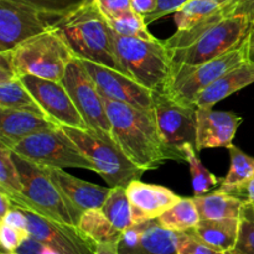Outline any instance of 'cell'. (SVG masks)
I'll return each instance as SVG.
<instances>
[{
    "label": "cell",
    "instance_id": "19",
    "mask_svg": "<svg viewBox=\"0 0 254 254\" xmlns=\"http://www.w3.org/2000/svg\"><path fill=\"white\" fill-rule=\"evenodd\" d=\"M40 168L60 189L64 197L79 211L84 212L87 210L103 207L111 188H104L81 180L66 173L64 169L46 168V166H40Z\"/></svg>",
    "mask_w": 254,
    "mask_h": 254
},
{
    "label": "cell",
    "instance_id": "51",
    "mask_svg": "<svg viewBox=\"0 0 254 254\" xmlns=\"http://www.w3.org/2000/svg\"><path fill=\"white\" fill-rule=\"evenodd\" d=\"M238 1V0H233V2H232V4H235V2H237ZM232 4H231V5H232Z\"/></svg>",
    "mask_w": 254,
    "mask_h": 254
},
{
    "label": "cell",
    "instance_id": "49",
    "mask_svg": "<svg viewBox=\"0 0 254 254\" xmlns=\"http://www.w3.org/2000/svg\"><path fill=\"white\" fill-rule=\"evenodd\" d=\"M221 254H242V253L238 252V251H237V250H235V248H232V250L223 251V252H221Z\"/></svg>",
    "mask_w": 254,
    "mask_h": 254
},
{
    "label": "cell",
    "instance_id": "41",
    "mask_svg": "<svg viewBox=\"0 0 254 254\" xmlns=\"http://www.w3.org/2000/svg\"><path fill=\"white\" fill-rule=\"evenodd\" d=\"M0 223H6V225L12 226V227L19 228V230L29 231L27 230V227H29V220H27L26 213L16 207L10 210L9 212L0 220Z\"/></svg>",
    "mask_w": 254,
    "mask_h": 254
},
{
    "label": "cell",
    "instance_id": "34",
    "mask_svg": "<svg viewBox=\"0 0 254 254\" xmlns=\"http://www.w3.org/2000/svg\"><path fill=\"white\" fill-rule=\"evenodd\" d=\"M178 254H221V251L211 247L188 231L179 233Z\"/></svg>",
    "mask_w": 254,
    "mask_h": 254
},
{
    "label": "cell",
    "instance_id": "24",
    "mask_svg": "<svg viewBox=\"0 0 254 254\" xmlns=\"http://www.w3.org/2000/svg\"><path fill=\"white\" fill-rule=\"evenodd\" d=\"M233 0H189L175 12L176 31H185L226 11Z\"/></svg>",
    "mask_w": 254,
    "mask_h": 254
},
{
    "label": "cell",
    "instance_id": "48",
    "mask_svg": "<svg viewBox=\"0 0 254 254\" xmlns=\"http://www.w3.org/2000/svg\"><path fill=\"white\" fill-rule=\"evenodd\" d=\"M41 254H61V253H59L56 250H54L52 247H50V246L44 245V247H42V251H41Z\"/></svg>",
    "mask_w": 254,
    "mask_h": 254
},
{
    "label": "cell",
    "instance_id": "25",
    "mask_svg": "<svg viewBox=\"0 0 254 254\" xmlns=\"http://www.w3.org/2000/svg\"><path fill=\"white\" fill-rule=\"evenodd\" d=\"M159 225L174 232H188L193 230L201 221L193 198H183L156 218Z\"/></svg>",
    "mask_w": 254,
    "mask_h": 254
},
{
    "label": "cell",
    "instance_id": "21",
    "mask_svg": "<svg viewBox=\"0 0 254 254\" xmlns=\"http://www.w3.org/2000/svg\"><path fill=\"white\" fill-rule=\"evenodd\" d=\"M179 233L166 230L156 220L141 223L139 242L130 248H118L119 254H178Z\"/></svg>",
    "mask_w": 254,
    "mask_h": 254
},
{
    "label": "cell",
    "instance_id": "20",
    "mask_svg": "<svg viewBox=\"0 0 254 254\" xmlns=\"http://www.w3.org/2000/svg\"><path fill=\"white\" fill-rule=\"evenodd\" d=\"M254 83V60H246L228 69L217 81L203 89L195 101L196 107L212 108L216 103Z\"/></svg>",
    "mask_w": 254,
    "mask_h": 254
},
{
    "label": "cell",
    "instance_id": "36",
    "mask_svg": "<svg viewBox=\"0 0 254 254\" xmlns=\"http://www.w3.org/2000/svg\"><path fill=\"white\" fill-rule=\"evenodd\" d=\"M189 0H158L156 1V7L151 14L146 15L145 22L148 24V26L153 22H155L156 20L161 19V17L166 16L169 14H175L178 10H180L184 5L188 2Z\"/></svg>",
    "mask_w": 254,
    "mask_h": 254
},
{
    "label": "cell",
    "instance_id": "29",
    "mask_svg": "<svg viewBox=\"0 0 254 254\" xmlns=\"http://www.w3.org/2000/svg\"><path fill=\"white\" fill-rule=\"evenodd\" d=\"M183 153L185 155V161L190 166L192 176L193 197L206 195L221 183V179H218L203 165L201 159L198 158V151L195 144H185L183 146Z\"/></svg>",
    "mask_w": 254,
    "mask_h": 254
},
{
    "label": "cell",
    "instance_id": "47",
    "mask_svg": "<svg viewBox=\"0 0 254 254\" xmlns=\"http://www.w3.org/2000/svg\"><path fill=\"white\" fill-rule=\"evenodd\" d=\"M247 40H248V50H250V59L254 60V25H252L250 32H248Z\"/></svg>",
    "mask_w": 254,
    "mask_h": 254
},
{
    "label": "cell",
    "instance_id": "14",
    "mask_svg": "<svg viewBox=\"0 0 254 254\" xmlns=\"http://www.w3.org/2000/svg\"><path fill=\"white\" fill-rule=\"evenodd\" d=\"M21 81L55 123L60 127L89 129L61 81H51L31 74L21 76Z\"/></svg>",
    "mask_w": 254,
    "mask_h": 254
},
{
    "label": "cell",
    "instance_id": "4",
    "mask_svg": "<svg viewBox=\"0 0 254 254\" xmlns=\"http://www.w3.org/2000/svg\"><path fill=\"white\" fill-rule=\"evenodd\" d=\"M114 49L123 73L151 91H164L174 66L164 40L122 36L114 32Z\"/></svg>",
    "mask_w": 254,
    "mask_h": 254
},
{
    "label": "cell",
    "instance_id": "16",
    "mask_svg": "<svg viewBox=\"0 0 254 254\" xmlns=\"http://www.w3.org/2000/svg\"><path fill=\"white\" fill-rule=\"evenodd\" d=\"M242 122V117L235 112L213 111L207 107H197V151L228 148Z\"/></svg>",
    "mask_w": 254,
    "mask_h": 254
},
{
    "label": "cell",
    "instance_id": "38",
    "mask_svg": "<svg viewBox=\"0 0 254 254\" xmlns=\"http://www.w3.org/2000/svg\"><path fill=\"white\" fill-rule=\"evenodd\" d=\"M97 2L107 19L119 16L133 9L130 0H97Z\"/></svg>",
    "mask_w": 254,
    "mask_h": 254
},
{
    "label": "cell",
    "instance_id": "37",
    "mask_svg": "<svg viewBox=\"0 0 254 254\" xmlns=\"http://www.w3.org/2000/svg\"><path fill=\"white\" fill-rule=\"evenodd\" d=\"M20 1L49 11L66 14L78 2V0H20Z\"/></svg>",
    "mask_w": 254,
    "mask_h": 254
},
{
    "label": "cell",
    "instance_id": "43",
    "mask_svg": "<svg viewBox=\"0 0 254 254\" xmlns=\"http://www.w3.org/2000/svg\"><path fill=\"white\" fill-rule=\"evenodd\" d=\"M44 243L37 241L32 236L27 237L24 242L20 245V247L16 250L17 254H41Z\"/></svg>",
    "mask_w": 254,
    "mask_h": 254
},
{
    "label": "cell",
    "instance_id": "23",
    "mask_svg": "<svg viewBox=\"0 0 254 254\" xmlns=\"http://www.w3.org/2000/svg\"><path fill=\"white\" fill-rule=\"evenodd\" d=\"M201 220H222V218H240L241 210L246 201L215 190L206 195L193 197Z\"/></svg>",
    "mask_w": 254,
    "mask_h": 254
},
{
    "label": "cell",
    "instance_id": "46",
    "mask_svg": "<svg viewBox=\"0 0 254 254\" xmlns=\"http://www.w3.org/2000/svg\"><path fill=\"white\" fill-rule=\"evenodd\" d=\"M96 254H119L118 243H99Z\"/></svg>",
    "mask_w": 254,
    "mask_h": 254
},
{
    "label": "cell",
    "instance_id": "27",
    "mask_svg": "<svg viewBox=\"0 0 254 254\" xmlns=\"http://www.w3.org/2000/svg\"><path fill=\"white\" fill-rule=\"evenodd\" d=\"M0 108L26 109L47 116L29 89L25 87L21 77H14L0 82Z\"/></svg>",
    "mask_w": 254,
    "mask_h": 254
},
{
    "label": "cell",
    "instance_id": "32",
    "mask_svg": "<svg viewBox=\"0 0 254 254\" xmlns=\"http://www.w3.org/2000/svg\"><path fill=\"white\" fill-rule=\"evenodd\" d=\"M109 25L116 34L122 36L139 37L145 40H156V37L149 31L145 17L138 14L133 9L119 16L108 19Z\"/></svg>",
    "mask_w": 254,
    "mask_h": 254
},
{
    "label": "cell",
    "instance_id": "31",
    "mask_svg": "<svg viewBox=\"0 0 254 254\" xmlns=\"http://www.w3.org/2000/svg\"><path fill=\"white\" fill-rule=\"evenodd\" d=\"M0 192L6 193L10 200H15L25 195L21 178L11 150L1 144H0Z\"/></svg>",
    "mask_w": 254,
    "mask_h": 254
},
{
    "label": "cell",
    "instance_id": "26",
    "mask_svg": "<svg viewBox=\"0 0 254 254\" xmlns=\"http://www.w3.org/2000/svg\"><path fill=\"white\" fill-rule=\"evenodd\" d=\"M78 228L91 240H93L97 245L99 243H118L122 237L121 231L117 230L112 225L102 208L84 211L79 218Z\"/></svg>",
    "mask_w": 254,
    "mask_h": 254
},
{
    "label": "cell",
    "instance_id": "50",
    "mask_svg": "<svg viewBox=\"0 0 254 254\" xmlns=\"http://www.w3.org/2000/svg\"><path fill=\"white\" fill-rule=\"evenodd\" d=\"M1 254H17L16 251H4Z\"/></svg>",
    "mask_w": 254,
    "mask_h": 254
},
{
    "label": "cell",
    "instance_id": "13",
    "mask_svg": "<svg viewBox=\"0 0 254 254\" xmlns=\"http://www.w3.org/2000/svg\"><path fill=\"white\" fill-rule=\"evenodd\" d=\"M78 59L91 74L102 96L112 101L131 104L138 108L154 109L155 92L144 87L119 69L112 68L92 60L82 57Z\"/></svg>",
    "mask_w": 254,
    "mask_h": 254
},
{
    "label": "cell",
    "instance_id": "10",
    "mask_svg": "<svg viewBox=\"0 0 254 254\" xmlns=\"http://www.w3.org/2000/svg\"><path fill=\"white\" fill-rule=\"evenodd\" d=\"M66 14L20 0H0V51H11L25 40L56 26Z\"/></svg>",
    "mask_w": 254,
    "mask_h": 254
},
{
    "label": "cell",
    "instance_id": "30",
    "mask_svg": "<svg viewBox=\"0 0 254 254\" xmlns=\"http://www.w3.org/2000/svg\"><path fill=\"white\" fill-rule=\"evenodd\" d=\"M227 150L231 156V166L227 175L221 179L220 188L217 190L228 193L238 185L245 183L254 173V158L233 144L228 146Z\"/></svg>",
    "mask_w": 254,
    "mask_h": 254
},
{
    "label": "cell",
    "instance_id": "17",
    "mask_svg": "<svg viewBox=\"0 0 254 254\" xmlns=\"http://www.w3.org/2000/svg\"><path fill=\"white\" fill-rule=\"evenodd\" d=\"M126 190L133 208L134 225L156 220L181 200L170 189L143 183L140 179L131 181Z\"/></svg>",
    "mask_w": 254,
    "mask_h": 254
},
{
    "label": "cell",
    "instance_id": "1",
    "mask_svg": "<svg viewBox=\"0 0 254 254\" xmlns=\"http://www.w3.org/2000/svg\"><path fill=\"white\" fill-rule=\"evenodd\" d=\"M103 102L112 126V138L131 163L148 171L156 170L169 160L185 161L183 154L169 148L163 140L154 109L138 108L106 97Z\"/></svg>",
    "mask_w": 254,
    "mask_h": 254
},
{
    "label": "cell",
    "instance_id": "28",
    "mask_svg": "<svg viewBox=\"0 0 254 254\" xmlns=\"http://www.w3.org/2000/svg\"><path fill=\"white\" fill-rule=\"evenodd\" d=\"M102 211L111 221L112 225L121 232L134 226L133 208H131L130 201H129L124 186L111 188Z\"/></svg>",
    "mask_w": 254,
    "mask_h": 254
},
{
    "label": "cell",
    "instance_id": "40",
    "mask_svg": "<svg viewBox=\"0 0 254 254\" xmlns=\"http://www.w3.org/2000/svg\"><path fill=\"white\" fill-rule=\"evenodd\" d=\"M226 14L230 15H245L251 24L254 25V0H238L232 5L226 7Z\"/></svg>",
    "mask_w": 254,
    "mask_h": 254
},
{
    "label": "cell",
    "instance_id": "2",
    "mask_svg": "<svg viewBox=\"0 0 254 254\" xmlns=\"http://www.w3.org/2000/svg\"><path fill=\"white\" fill-rule=\"evenodd\" d=\"M252 24L245 15L226 11L185 31H176L164 40L175 64H200L226 54L242 44Z\"/></svg>",
    "mask_w": 254,
    "mask_h": 254
},
{
    "label": "cell",
    "instance_id": "11",
    "mask_svg": "<svg viewBox=\"0 0 254 254\" xmlns=\"http://www.w3.org/2000/svg\"><path fill=\"white\" fill-rule=\"evenodd\" d=\"M61 82L88 128L103 138L113 140L112 126L104 107L103 97L78 57L72 60Z\"/></svg>",
    "mask_w": 254,
    "mask_h": 254
},
{
    "label": "cell",
    "instance_id": "35",
    "mask_svg": "<svg viewBox=\"0 0 254 254\" xmlns=\"http://www.w3.org/2000/svg\"><path fill=\"white\" fill-rule=\"evenodd\" d=\"M27 237H30L29 231L0 223V242L5 251H16Z\"/></svg>",
    "mask_w": 254,
    "mask_h": 254
},
{
    "label": "cell",
    "instance_id": "3",
    "mask_svg": "<svg viewBox=\"0 0 254 254\" xmlns=\"http://www.w3.org/2000/svg\"><path fill=\"white\" fill-rule=\"evenodd\" d=\"M56 26L66 35L77 57L122 71L114 49V31L97 0H78Z\"/></svg>",
    "mask_w": 254,
    "mask_h": 254
},
{
    "label": "cell",
    "instance_id": "7",
    "mask_svg": "<svg viewBox=\"0 0 254 254\" xmlns=\"http://www.w3.org/2000/svg\"><path fill=\"white\" fill-rule=\"evenodd\" d=\"M250 59L248 40L226 54L200 64H175L173 66L170 78L163 93L188 106H195L198 94L210 84L217 81L223 73Z\"/></svg>",
    "mask_w": 254,
    "mask_h": 254
},
{
    "label": "cell",
    "instance_id": "39",
    "mask_svg": "<svg viewBox=\"0 0 254 254\" xmlns=\"http://www.w3.org/2000/svg\"><path fill=\"white\" fill-rule=\"evenodd\" d=\"M20 77L14 64L12 51H0V82Z\"/></svg>",
    "mask_w": 254,
    "mask_h": 254
},
{
    "label": "cell",
    "instance_id": "44",
    "mask_svg": "<svg viewBox=\"0 0 254 254\" xmlns=\"http://www.w3.org/2000/svg\"><path fill=\"white\" fill-rule=\"evenodd\" d=\"M156 1L158 0H130L134 11L143 15V16L151 14L155 10Z\"/></svg>",
    "mask_w": 254,
    "mask_h": 254
},
{
    "label": "cell",
    "instance_id": "33",
    "mask_svg": "<svg viewBox=\"0 0 254 254\" xmlns=\"http://www.w3.org/2000/svg\"><path fill=\"white\" fill-rule=\"evenodd\" d=\"M235 250L242 254H254V202L243 203Z\"/></svg>",
    "mask_w": 254,
    "mask_h": 254
},
{
    "label": "cell",
    "instance_id": "5",
    "mask_svg": "<svg viewBox=\"0 0 254 254\" xmlns=\"http://www.w3.org/2000/svg\"><path fill=\"white\" fill-rule=\"evenodd\" d=\"M12 156L19 170L25 193L24 196L11 200L14 207L57 222L78 226L83 212L64 197L42 169L31 161L20 158L16 154L12 153Z\"/></svg>",
    "mask_w": 254,
    "mask_h": 254
},
{
    "label": "cell",
    "instance_id": "15",
    "mask_svg": "<svg viewBox=\"0 0 254 254\" xmlns=\"http://www.w3.org/2000/svg\"><path fill=\"white\" fill-rule=\"evenodd\" d=\"M29 220L30 236L61 254H96L97 243L84 235L78 226L57 222L24 211Z\"/></svg>",
    "mask_w": 254,
    "mask_h": 254
},
{
    "label": "cell",
    "instance_id": "9",
    "mask_svg": "<svg viewBox=\"0 0 254 254\" xmlns=\"http://www.w3.org/2000/svg\"><path fill=\"white\" fill-rule=\"evenodd\" d=\"M10 150L39 166L86 169L97 173L94 164L82 153L61 127L27 136L15 144Z\"/></svg>",
    "mask_w": 254,
    "mask_h": 254
},
{
    "label": "cell",
    "instance_id": "12",
    "mask_svg": "<svg viewBox=\"0 0 254 254\" xmlns=\"http://www.w3.org/2000/svg\"><path fill=\"white\" fill-rule=\"evenodd\" d=\"M154 112L161 138L169 148L184 155L185 144L196 145L197 107L180 103L169 94L155 92Z\"/></svg>",
    "mask_w": 254,
    "mask_h": 254
},
{
    "label": "cell",
    "instance_id": "22",
    "mask_svg": "<svg viewBox=\"0 0 254 254\" xmlns=\"http://www.w3.org/2000/svg\"><path fill=\"white\" fill-rule=\"evenodd\" d=\"M240 230V218L201 220L191 232L211 247L221 251L235 248Z\"/></svg>",
    "mask_w": 254,
    "mask_h": 254
},
{
    "label": "cell",
    "instance_id": "8",
    "mask_svg": "<svg viewBox=\"0 0 254 254\" xmlns=\"http://www.w3.org/2000/svg\"><path fill=\"white\" fill-rule=\"evenodd\" d=\"M82 153L94 164L97 174L102 176L109 188L127 186L139 180L145 171L131 163L113 140L103 138L91 129L61 127Z\"/></svg>",
    "mask_w": 254,
    "mask_h": 254
},
{
    "label": "cell",
    "instance_id": "42",
    "mask_svg": "<svg viewBox=\"0 0 254 254\" xmlns=\"http://www.w3.org/2000/svg\"><path fill=\"white\" fill-rule=\"evenodd\" d=\"M228 193L241 198V200L246 201V202H254V173L245 181V183L238 185L237 188L233 189V190Z\"/></svg>",
    "mask_w": 254,
    "mask_h": 254
},
{
    "label": "cell",
    "instance_id": "45",
    "mask_svg": "<svg viewBox=\"0 0 254 254\" xmlns=\"http://www.w3.org/2000/svg\"><path fill=\"white\" fill-rule=\"evenodd\" d=\"M12 208H15L12 201L7 197L6 193L0 192V220Z\"/></svg>",
    "mask_w": 254,
    "mask_h": 254
},
{
    "label": "cell",
    "instance_id": "6",
    "mask_svg": "<svg viewBox=\"0 0 254 254\" xmlns=\"http://www.w3.org/2000/svg\"><path fill=\"white\" fill-rule=\"evenodd\" d=\"M11 51L20 77L31 74L51 81H62L68 64L77 57L59 26L25 40Z\"/></svg>",
    "mask_w": 254,
    "mask_h": 254
},
{
    "label": "cell",
    "instance_id": "18",
    "mask_svg": "<svg viewBox=\"0 0 254 254\" xmlns=\"http://www.w3.org/2000/svg\"><path fill=\"white\" fill-rule=\"evenodd\" d=\"M60 128L45 114L26 109L0 108V144L11 149L30 135Z\"/></svg>",
    "mask_w": 254,
    "mask_h": 254
}]
</instances>
